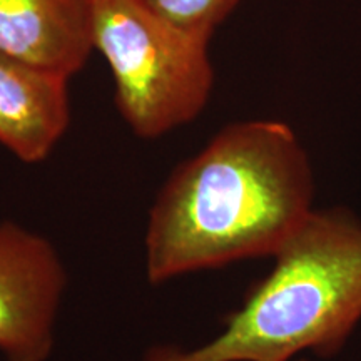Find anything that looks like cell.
<instances>
[{"label":"cell","mask_w":361,"mask_h":361,"mask_svg":"<svg viewBox=\"0 0 361 361\" xmlns=\"http://www.w3.org/2000/svg\"><path fill=\"white\" fill-rule=\"evenodd\" d=\"M67 273L56 247L13 221L0 223V353L7 361H45Z\"/></svg>","instance_id":"277c9868"},{"label":"cell","mask_w":361,"mask_h":361,"mask_svg":"<svg viewBox=\"0 0 361 361\" xmlns=\"http://www.w3.org/2000/svg\"><path fill=\"white\" fill-rule=\"evenodd\" d=\"M223 333L171 361H295L303 351L333 356L361 322V219L313 209L274 252Z\"/></svg>","instance_id":"7a4b0ae2"},{"label":"cell","mask_w":361,"mask_h":361,"mask_svg":"<svg viewBox=\"0 0 361 361\" xmlns=\"http://www.w3.org/2000/svg\"><path fill=\"white\" fill-rule=\"evenodd\" d=\"M146 361H171V358L168 356L166 348H159L152 351V353H149ZM295 361H306V360H295Z\"/></svg>","instance_id":"ba28073f"},{"label":"cell","mask_w":361,"mask_h":361,"mask_svg":"<svg viewBox=\"0 0 361 361\" xmlns=\"http://www.w3.org/2000/svg\"><path fill=\"white\" fill-rule=\"evenodd\" d=\"M69 79L0 51V144L27 164L42 162L71 123Z\"/></svg>","instance_id":"8992f818"},{"label":"cell","mask_w":361,"mask_h":361,"mask_svg":"<svg viewBox=\"0 0 361 361\" xmlns=\"http://www.w3.org/2000/svg\"><path fill=\"white\" fill-rule=\"evenodd\" d=\"M313 168L290 126H226L157 192L146 229L152 284L271 256L314 209Z\"/></svg>","instance_id":"6da1fadb"},{"label":"cell","mask_w":361,"mask_h":361,"mask_svg":"<svg viewBox=\"0 0 361 361\" xmlns=\"http://www.w3.org/2000/svg\"><path fill=\"white\" fill-rule=\"evenodd\" d=\"M144 6L183 29L214 34L241 0H141Z\"/></svg>","instance_id":"52a82bcc"},{"label":"cell","mask_w":361,"mask_h":361,"mask_svg":"<svg viewBox=\"0 0 361 361\" xmlns=\"http://www.w3.org/2000/svg\"><path fill=\"white\" fill-rule=\"evenodd\" d=\"M211 37L162 19L141 0H92L94 51L111 69L117 111L141 139L204 111L214 85Z\"/></svg>","instance_id":"3957f363"},{"label":"cell","mask_w":361,"mask_h":361,"mask_svg":"<svg viewBox=\"0 0 361 361\" xmlns=\"http://www.w3.org/2000/svg\"><path fill=\"white\" fill-rule=\"evenodd\" d=\"M0 51L71 79L94 51L92 0H0Z\"/></svg>","instance_id":"5b68a950"}]
</instances>
